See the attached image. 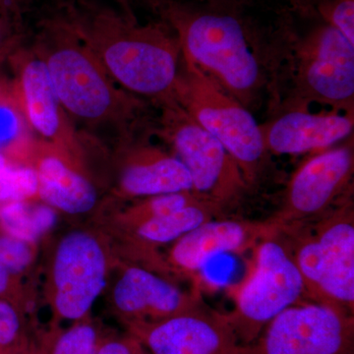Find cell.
<instances>
[{"label": "cell", "instance_id": "20", "mask_svg": "<svg viewBox=\"0 0 354 354\" xmlns=\"http://www.w3.org/2000/svg\"><path fill=\"white\" fill-rule=\"evenodd\" d=\"M57 215L48 206L12 202L0 209V223L9 236L34 242L55 225Z\"/></svg>", "mask_w": 354, "mask_h": 354}, {"label": "cell", "instance_id": "9", "mask_svg": "<svg viewBox=\"0 0 354 354\" xmlns=\"http://www.w3.org/2000/svg\"><path fill=\"white\" fill-rule=\"evenodd\" d=\"M243 354H354V315L300 301L272 319Z\"/></svg>", "mask_w": 354, "mask_h": 354}, {"label": "cell", "instance_id": "12", "mask_svg": "<svg viewBox=\"0 0 354 354\" xmlns=\"http://www.w3.org/2000/svg\"><path fill=\"white\" fill-rule=\"evenodd\" d=\"M153 354H243L223 314L200 306L139 328Z\"/></svg>", "mask_w": 354, "mask_h": 354}, {"label": "cell", "instance_id": "8", "mask_svg": "<svg viewBox=\"0 0 354 354\" xmlns=\"http://www.w3.org/2000/svg\"><path fill=\"white\" fill-rule=\"evenodd\" d=\"M158 104L162 114L157 133L189 171L192 192L223 212L239 204L249 186L227 149L174 97Z\"/></svg>", "mask_w": 354, "mask_h": 354}, {"label": "cell", "instance_id": "2", "mask_svg": "<svg viewBox=\"0 0 354 354\" xmlns=\"http://www.w3.org/2000/svg\"><path fill=\"white\" fill-rule=\"evenodd\" d=\"M57 12L123 90L158 102L174 97L181 50L164 21L143 24L93 0H64Z\"/></svg>", "mask_w": 354, "mask_h": 354}, {"label": "cell", "instance_id": "16", "mask_svg": "<svg viewBox=\"0 0 354 354\" xmlns=\"http://www.w3.org/2000/svg\"><path fill=\"white\" fill-rule=\"evenodd\" d=\"M114 302L123 313L151 316L156 322L202 306L200 297L186 295L141 268H130L122 274L114 288Z\"/></svg>", "mask_w": 354, "mask_h": 354}, {"label": "cell", "instance_id": "10", "mask_svg": "<svg viewBox=\"0 0 354 354\" xmlns=\"http://www.w3.org/2000/svg\"><path fill=\"white\" fill-rule=\"evenodd\" d=\"M353 141L313 153L291 176L283 206L272 221L281 227L318 218L351 196Z\"/></svg>", "mask_w": 354, "mask_h": 354}, {"label": "cell", "instance_id": "31", "mask_svg": "<svg viewBox=\"0 0 354 354\" xmlns=\"http://www.w3.org/2000/svg\"><path fill=\"white\" fill-rule=\"evenodd\" d=\"M118 2V6L121 10L124 11L127 13H133L131 8V2L133 0H115ZM144 1H148V0H144Z\"/></svg>", "mask_w": 354, "mask_h": 354}, {"label": "cell", "instance_id": "26", "mask_svg": "<svg viewBox=\"0 0 354 354\" xmlns=\"http://www.w3.org/2000/svg\"><path fill=\"white\" fill-rule=\"evenodd\" d=\"M0 258L9 274H17L27 267L32 259L31 249L27 242L12 236L0 239Z\"/></svg>", "mask_w": 354, "mask_h": 354}, {"label": "cell", "instance_id": "24", "mask_svg": "<svg viewBox=\"0 0 354 354\" xmlns=\"http://www.w3.org/2000/svg\"><path fill=\"white\" fill-rule=\"evenodd\" d=\"M100 348L97 330L90 325H77L60 335L53 354H95Z\"/></svg>", "mask_w": 354, "mask_h": 354}, {"label": "cell", "instance_id": "28", "mask_svg": "<svg viewBox=\"0 0 354 354\" xmlns=\"http://www.w3.org/2000/svg\"><path fill=\"white\" fill-rule=\"evenodd\" d=\"M95 354H139V351L132 342L113 341L100 346Z\"/></svg>", "mask_w": 354, "mask_h": 354}, {"label": "cell", "instance_id": "7", "mask_svg": "<svg viewBox=\"0 0 354 354\" xmlns=\"http://www.w3.org/2000/svg\"><path fill=\"white\" fill-rule=\"evenodd\" d=\"M279 230L255 246L252 270L237 290L234 309L225 315L242 348L253 344L272 319L305 298L304 279Z\"/></svg>", "mask_w": 354, "mask_h": 354}, {"label": "cell", "instance_id": "13", "mask_svg": "<svg viewBox=\"0 0 354 354\" xmlns=\"http://www.w3.org/2000/svg\"><path fill=\"white\" fill-rule=\"evenodd\" d=\"M353 114L330 111L311 113L307 108H288L260 124L268 153H316L353 136Z\"/></svg>", "mask_w": 354, "mask_h": 354}, {"label": "cell", "instance_id": "22", "mask_svg": "<svg viewBox=\"0 0 354 354\" xmlns=\"http://www.w3.org/2000/svg\"><path fill=\"white\" fill-rule=\"evenodd\" d=\"M310 13L354 44V0H313Z\"/></svg>", "mask_w": 354, "mask_h": 354}, {"label": "cell", "instance_id": "1", "mask_svg": "<svg viewBox=\"0 0 354 354\" xmlns=\"http://www.w3.org/2000/svg\"><path fill=\"white\" fill-rule=\"evenodd\" d=\"M147 4L174 31L181 57L250 111L268 84L262 53L272 30L249 14V0H148Z\"/></svg>", "mask_w": 354, "mask_h": 354}, {"label": "cell", "instance_id": "3", "mask_svg": "<svg viewBox=\"0 0 354 354\" xmlns=\"http://www.w3.org/2000/svg\"><path fill=\"white\" fill-rule=\"evenodd\" d=\"M35 53L70 120L130 134L145 106L120 87L57 12L41 20Z\"/></svg>", "mask_w": 354, "mask_h": 354}, {"label": "cell", "instance_id": "19", "mask_svg": "<svg viewBox=\"0 0 354 354\" xmlns=\"http://www.w3.org/2000/svg\"><path fill=\"white\" fill-rule=\"evenodd\" d=\"M221 216H225V212L211 203L199 200L169 215L144 221L140 223L137 234L151 243H169L178 241L202 223Z\"/></svg>", "mask_w": 354, "mask_h": 354}, {"label": "cell", "instance_id": "6", "mask_svg": "<svg viewBox=\"0 0 354 354\" xmlns=\"http://www.w3.org/2000/svg\"><path fill=\"white\" fill-rule=\"evenodd\" d=\"M295 36L290 24L292 95L288 108L323 104L333 111L354 113V44L319 20Z\"/></svg>", "mask_w": 354, "mask_h": 354}, {"label": "cell", "instance_id": "11", "mask_svg": "<svg viewBox=\"0 0 354 354\" xmlns=\"http://www.w3.org/2000/svg\"><path fill=\"white\" fill-rule=\"evenodd\" d=\"M106 257L94 237L83 232L64 237L53 268L59 315L68 320L85 316L106 286Z\"/></svg>", "mask_w": 354, "mask_h": 354}, {"label": "cell", "instance_id": "14", "mask_svg": "<svg viewBox=\"0 0 354 354\" xmlns=\"http://www.w3.org/2000/svg\"><path fill=\"white\" fill-rule=\"evenodd\" d=\"M281 225L272 220L249 221L221 218L206 221L176 241L171 258L179 269L196 272L209 261L225 254H241L265 237L276 234Z\"/></svg>", "mask_w": 354, "mask_h": 354}, {"label": "cell", "instance_id": "27", "mask_svg": "<svg viewBox=\"0 0 354 354\" xmlns=\"http://www.w3.org/2000/svg\"><path fill=\"white\" fill-rule=\"evenodd\" d=\"M20 320L12 306L0 301V348H6L17 341Z\"/></svg>", "mask_w": 354, "mask_h": 354}, {"label": "cell", "instance_id": "30", "mask_svg": "<svg viewBox=\"0 0 354 354\" xmlns=\"http://www.w3.org/2000/svg\"><path fill=\"white\" fill-rule=\"evenodd\" d=\"M9 272L6 266L4 265L3 261L0 258V293L3 292L6 290L8 285Z\"/></svg>", "mask_w": 354, "mask_h": 354}, {"label": "cell", "instance_id": "23", "mask_svg": "<svg viewBox=\"0 0 354 354\" xmlns=\"http://www.w3.org/2000/svg\"><path fill=\"white\" fill-rule=\"evenodd\" d=\"M38 192L35 169L21 167L0 171V201L20 202Z\"/></svg>", "mask_w": 354, "mask_h": 354}, {"label": "cell", "instance_id": "29", "mask_svg": "<svg viewBox=\"0 0 354 354\" xmlns=\"http://www.w3.org/2000/svg\"><path fill=\"white\" fill-rule=\"evenodd\" d=\"M286 1L290 2V6L300 12L309 14L313 0H286Z\"/></svg>", "mask_w": 354, "mask_h": 354}, {"label": "cell", "instance_id": "17", "mask_svg": "<svg viewBox=\"0 0 354 354\" xmlns=\"http://www.w3.org/2000/svg\"><path fill=\"white\" fill-rule=\"evenodd\" d=\"M121 189L134 197L192 191L189 171L176 155L155 147H140L123 169Z\"/></svg>", "mask_w": 354, "mask_h": 354}, {"label": "cell", "instance_id": "5", "mask_svg": "<svg viewBox=\"0 0 354 354\" xmlns=\"http://www.w3.org/2000/svg\"><path fill=\"white\" fill-rule=\"evenodd\" d=\"M172 97L223 144L239 165L248 186L255 183L268 152L260 124L250 111L183 57Z\"/></svg>", "mask_w": 354, "mask_h": 354}, {"label": "cell", "instance_id": "21", "mask_svg": "<svg viewBox=\"0 0 354 354\" xmlns=\"http://www.w3.org/2000/svg\"><path fill=\"white\" fill-rule=\"evenodd\" d=\"M30 4L31 0H0V66L22 48Z\"/></svg>", "mask_w": 354, "mask_h": 354}, {"label": "cell", "instance_id": "25", "mask_svg": "<svg viewBox=\"0 0 354 354\" xmlns=\"http://www.w3.org/2000/svg\"><path fill=\"white\" fill-rule=\"evenodd\" d=\"M199 200L203 199L198 197L192 191L148 197L145 204L142 205L139 208L140 220L143 223L144 221L155 216L169 215Z\"/></svg>", "mask_w": 354, "mask_h": 354}, {"label": "cell", "instance_id": "18", "mask_svg": "<svg viewBox=\"0 0 354 354\" xmlns=\"http://www.w3.org/2000/svg\"><path fill=\"white\" fill-rule=\"evenodd\" d=\"M35 171L39 194L46 204L68 214L86 213L94 208L97 202L94 186L62 158L44 156Z\"/></svg>", "mask_w": 354, "mask_h": 354}, {"label": "cell", "instance_id": "4", "mask_svg": "<svg viewBox=\"0 0 354 354\" xmlns=\"http://www.w3.org/2000/svg\"><path fill=\"white\" fill-rule=\"evenodd\" d=\"M281 227L304 281L305 298L354 315V209L351 196L316 218Z\"/></svg>", "mask_w": 354, "mask_h": 354}, {"label": "cell", "instance_id": "15", "mask_svg": "<svg viewBox=\"0 0 354 354\" xmlns=\"http://www.w3.org/2000/svg\"><path fill=\"white\" fill-rule=\"evenodd\" d=\"M18 62L16 94L28 127L50 146L73 148L79 133L58 102L43 60L29 55Z\"/></svg>", "mask_w": 354, "mask_h": 354}]
</instances>
